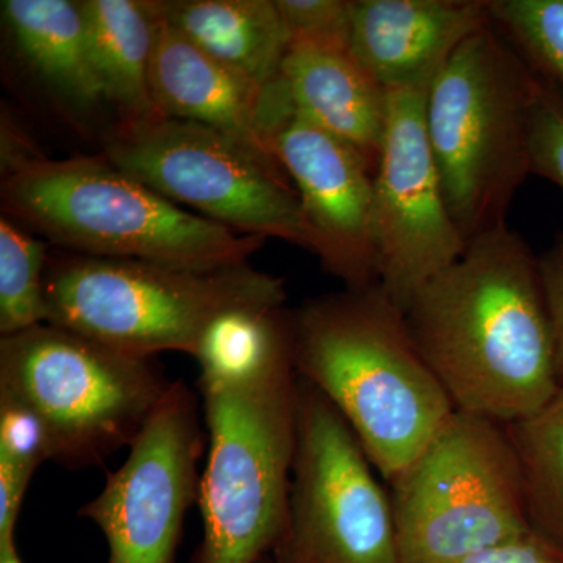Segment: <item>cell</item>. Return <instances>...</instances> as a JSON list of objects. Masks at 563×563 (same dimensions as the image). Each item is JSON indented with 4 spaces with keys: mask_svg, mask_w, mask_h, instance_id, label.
<instances>
[{
    "mask_svg": "<svg viewBox=\"0 0 563 563\" xmlns=\"http://www.w3.org/2000/svg\"><path fill=\"white\" fill-rule=\"evenodd\" d=\"M258 563H274V561H273V559H272V558H269V555H268V558L263 559V561H261V562H258Z\"/></svg>",
    "mask_w": 563,
    "mask_h": 563,
    "instance_id": "cell-30",
    "label": "cell"
},
{
    "mask_svg": "<svg viewBox=\"0 0 563 563\" xmlns=\"http://www.w3.org/2000/svg\"><path fill=\"white\" fill-rule=\"evenodd\" d=\"M273 150L290 177L322 269L346 288L379 284L374 246V172L350 144L292 110Z\"/></svg>",
    "mask_w": 563,
    "mask_h": 563,
    "instance_id": "cell-13",
    "label": "cell"
},
{
    "mask_svg": "<svg viewBox=\"0 0 563 563\" xmlns=\"http://www.w3.org/2000/svg\"><path fill=\"white\" fill-rule=\"evenodd\" d=\"M453 563H563V548L532 529Z\"/></svg>",
    "mask_w": 563,
    "mask_h": 563,
    "instance_id": "cell-27",
    "label": "cell"
},
{
    "mask_svg": "<svg viewBox=\"0 0 563 563\" xmlns=\"http://www.w3.org/2000/svg\"><path fill=\"white\" fill-rule=\"evenodd\" d=\"M388 485L401 563H453L531 531L501 422L455 410Z\"/></svg>",
    "mask_w": 563,
    "mask_h": 563,
    "instance_id": "cell-8",
    "label": "cell"
},
{
    "mask_svg": "<svg viewBox=\"0 0 563 563\" xmlns=\"http://www.w3.org/2000/svg\"><path fill=\"white\" fill-rule=\"evenodd\" d=\"M280 77L296 113L350 144L376 173L388 92L351 49L290 46Z\"/></svg>",
    "mask_w": 563,
    "mask_h": 563,
    "instance_id": "cell-16",
    "label": "cell"
},
{
    "mask_svg": "<svg viewBox=\"0 0 563 563\" xmlns=\"http://www.w3.org/2000/svg\"><path fill=\"white\" fill-rule=\"evenodd\" d=\"M540 273L551 324H553L555 373L559 387L563 388V233L551 244L550 250L539 257Z\"/></svg>",
    "mask_w": 563,
    "mask_h": 563,
    "instance_id": "cell-28",
    "label": "cell"
},
{
    "mask_svg": "<svg viewBox=\"0 0 563 563\" xmlns=\"http://www.w3.org/2000/svg\"><path fill=\"white\" fill-rule=\"evenodd\" d=\"M507 431L520 462L529 526L563 548V388Z\"/></svg>",
    "mask_w": 563,
    "mask_h": 563,
    "instance_id": "cell-21",
    "label": "cell"
},
{
    "mask_svg": "<svg viewBox=\"0 0 563 563\" xmlns=\"http://www.w3.org/2000/svg\"><path fill=\"white\" fill-rule=\"evenodd\" d=\"M173 383L154 357L41 322L0 336V391L38 417L51 461L98 466L132 446Z\"/></svg>",
    "mask_w": 563,
    "mask_h": 563,
    "instance_id": "cell-7",
    "label": "cell"
},
{
    "mask_svg": "<svg viewBox=\"0 0 563 563\" xmlns=\"http://www.w3.org/2000/svg\"><path fill=\"white\" fill-rule=\"evenodd\" d=\"M296 373L350 424L391 484L455 407L379 284L307 299L291 310Z\"/></svg>",
    "mask_w": 563,
    "mask_h": 563,
    "instance_id": "cell-2",
    "label": "cell"
},
{
    "mask_svg": "<svg viewBox=\"0 0 563 563\" xmlns=\"http://www.w3.org/2000/svg\"><path fill=\"white\" fill-rule=\"evenodd\" d=\"M47 461L49 442L38 417L20 399L0 391V531L16 529L33 474Z\"/></svg>",
    "mask_w": 563,
    "mask_h": 563,
    "instance_id": "cell-23",
    "label": "cell"
},
{
    "mask_svg": "<svg viewBox=\"0 0 563 563\" xmlns=\"http://www.w3.org/2000/svg\"><path fill=\"white\" fill-rule=\"evenodd\" d=\"M151 91L163 117L213 129L284 172L273 135L295 107L280 76L268 87L257 84L211 57L157 13Z\"/></svg>",
    "mask_w": 563,
    "mask_h": 563,
    "instance_id": "cell-14",
    "label": "cell"
},
{
    "mask_svg": "<svg viewBox=\"0 0 563 563\" xmlns=\"http://www.w3.org/2000/svg\"><path fill=\"white\" fill-rule=\"evenodd\" d=\"M0 13L22 62L66 109L84 114L107 106L80 0H2Z\"/></svg>",
    "mask_w": 563,
    "mask_h": 563,
    "instance_id": "cell-17",
    "label": "cell"
},
{
    "mask_svg": "<svg viewBox=\"0 0 563 563\" xmlns=\"http://www.w3.org/2000/svg\"><path fill=\"white\" fill-rule=\"evenodd\" d=\"M285 302L284 279L250 263L199 269L58 250L44 273L46 322L140 357H195L221 314Z\"/></svg>",
    "mask_w": 563,
    "mask_h": 563,
    "instance_id": "cell-4",
    "label": "cell"
},
{
    "mask_svg": "<svg viewBox=\"0 0 563 563\" xmlns=\"http://www.w3.org/2000/svg\"><path fill=\"white\" fill-rule=\"evenodd\" d=\"M158 16L257 84L279 79L290 40L276 0H154Z\"/></svg>",
    "mask_w": 563,
    "mask_h": 563,
    "instance_id": "cell-18",
    "label": "cell"
},
{
    "mask_svg": "<svg viewBox=\"0 0 563 563\" xmlns=\"http://www.w3.org/2000/svg\"><path fill=\"white\" fill-rule=\"evenodd\" d=\"M0 563H22L18 553L16 540H2L0 542Z\"/></svg>",
    "mask_w": 563,
    "mask_h": 563,
    "instance_id": "cell-29",
    "label": "cell"
},
{
    "mask_svg": "<svg viewBox=\"0 0 563 563\" xmlns=\"http://www.w3.org/2000/svg\"><path fill=\"white\" fill-rule=\"evenodd\" d=\"M404 314L457 412L512 424L561 390L539 257L507 224L466 244Z\"/></svg>",
    "mask_w": 563,
    "mask_h": 563,
    "instance_id": "cell-1",
    "label": "cell"
},
{
    "mask_svg": "<svg viewBox=\"0 0 563 563\" xmlns=\"http://www.w3.org/2000/svg\"><path fill=\"white\" fill-rule=\"evenodd\" d=\"M88 46L107 106L118 122L163 117L151 91L157 13L152 0H80Z\"/></svg>",
    "mask_w": 563,
    "mask_h": 563,
    "instance_id": "cell-19",
    "label": "cell"
},
{
    "mask_svg": "<svg viewBox=\"0 0 563 563\" xmlns=\"http://www.w3.org/2000/svg\"><path fill=\"white\" fill-rule=\"evenodd\" d=\"M276 3L290 46L350 49L352 0H276Z\"/></svg>",
    "mask_w": 563,
    "mask_h": 563,
    "instance_id": "cell-25",
    "label": "cell"
},
{
    "mask_svg": "<svg viewBox=\"0 0 563 563\" xmlns=\"http://www.w3.org/2000/svg\"><path fill=\"white\" fill-rule=\"evenodd\" d=\"M203 446L198 398L176 380L125 462L79 510L106 537L109 563H174L185 515L198 504Z\"/></svg>",
    "mask_w": 563,
    "mask_h": 563,
    "instance_id": "cell-12",
    "label": "cell"
},
{
    "mask_svg": "<svg viewBox=\"0 0 563 563\" xmlns=\"http://www.w3.org/2000/svg\"><path fill=\"white\" fill-rule=\"evenodd\" d=\"M2 213L58 250L213 269L244 265L266 239L163 198L98 157L31 154L3 165Z\"/></svg>",
    "mask_w": 563,
    "mask_h": 563,
    "instance_id": "cell-3",
    "label": "cell"
},
{
    "mask_svg": "<svg viewBox=\"0 0 563 563\" xmlns=\"http://www.w3.org/2000/svg\"><path fill=\"white\" fill-rule=\"evenodd\" d=\"M536 87V73L492 21L463 41L429 85V143L466 243L507 224L532 174Z\"/></svg>",
    "mask_w": 563,
    "mask_h": 563,
    "instance_id": "cell-5",
    "label": "cell"
},
{
    "mask_svg": "<svg viewBox=\"0 0 563 563\" xmlns=\"http://www.w3.org/2000/svg\"><path fill=\"white\" fill-rule=\"evenodd\" d=\"M350 424L299 377L298 424L274 563H401L390 493Z\"/></svg>",
    "mask_w": 563,
    "mask_h": 563,
    "instance_id": "cell-10",
    "label": "cell"
},
{
    "mask_svg": "<svg viewBox=\"0 0 563 563\" xmlns=\"http://www.w3.org/2000/svg\"><path fill=\"white\" fill-rule=\"evenodd\" d=\"M488 11L533 73L563 90V0H488Z\"/></svg>",
    "mask_w": 563,
    "mask_h": 563,
    "instance_id": "cell-24",
    "label": "cell"
},
{
    "mask_svg": "<svg viewBox=\"0 0 563 563\" xmlns=\"http://www.w3.org/2000/svg\"><path fill=\"white\" fill-rule=\"evenodd\" d=\"M101 155L207 220L313 252L312 231L290 177L213 129L168 117L118 122Z\"/></svg>",
    "mask_w": 563,
    "mask_h": 563,
    "instance_id": "cell-9",
    "label": "cell"
},
{
    "mask_svg": "<svg viewBox=\"0 0 563 563\" xmlns=\"http://www.w3.org/2000/svg\"><path fill=\"white\" fill-rule=\"evenodd\" d=\"M209 457L198 506L202 542L192 563H258L287 518L298 424L292 357L232 383L199 380Z\"/></svg>",
    "mask_w": 563,
    "mask_h": 563,
    "instance_id": "cell-6",
    "label": "cell"
},
{
    "mask_svg": "<svg viewBox=\"0 0 563 563\" xmlns=\"http://www.w3.org/2000/svg\"><path fill=\"white\" fill-rule=\"evenodd\" d=\"M292 357L291 310L242 309L221 314L203 333L196 362L203 383H232Z\"/></svg>",
    "mask_w": 563,
    "mask_h": 563,
    "instance_id": "cell-20",
    "label": "cell"
},
{
    "mask_svg": "<svg viewBox=\"0 0 563 563\" xmlns=\"http://www.w3.org/2000/svg\"><path fill=\"white\" fill-rule=\"evenodd\" d=\"M488 22V0H352L350 49L390 90L432 80Z\"/></svg>",
    "mask_w": 563,
    "mask_h": 563,
    "instance_id": "cell-15",
    "label": "cell"
},
{
    "mask_svg": "<svg viewBox=\"0 0 563 563\" xmlns=\"http://www.w3.org/2000/svg\"><path fill=\"white\" fill-rule=\"evenodd\" d=\"M49 244L2 214L0 218V336L46 322L44 273Z\"/></svg>",
    "mask_w": 563,
    "mask_h": 563,
    "instance_id": "cell-22",
    "label": "cell"
},
{
    "mask_svg": "<svg viewBox=\"0 0 563 563\" xmlns=\"http://www.w3.org/2000/svg\"><path fill=\"white\" fill-rule=\"evenodd\" d=\"M431 81L387 90V129L374 173L379 285L402 312L429 280L462 257L468 244L448 209L429 143L426 99Z\"/></svg>",
    "mask_w": 563,
    "mask_h": 563,
    "instance_id": "cell-11",
    "label": "cell"
},
{
    "mask_svg": "<svg viewBox=\"0 0 563 563\" xmlns=\"http://www.w3.org/2000/svg\"><path fill=\"white\" fill-rule=\"evenodd\" d=\"M531 172L563 190V90L540 76L532 110Z\"/></svg>",
    "mask_w": 563,
    "mask_h": 563,
    "instance_id": "cell-26",
    "label": "cell"
}]
</instances>
